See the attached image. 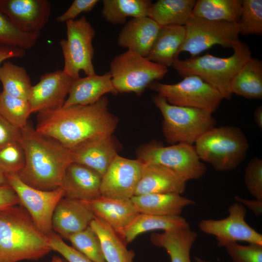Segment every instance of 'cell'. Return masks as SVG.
Listing matches in <instances>:
<instances>
[{"instance_id":"cell-1","label":"cell","mask_w":262,"mask_h":262,"mask_svg":"<svg viewBox=\"0 0 262 262\" xmlns=\"http://www.w3.org/2000/svg\"><path fill=\"white\" fill-rule=\"evenodd\" d=\"M104 96L88 105H74L38 113L36 131L71 149L94 136L113 134L118 118L110 112Z\"/></svg>"},{"instance_id":"cell-2","label":"cell","mask_w":262,"mask_h":262,"mask_svg":"<svg viewBox=\"0 0 262 262\" xmlns=\"http://www.w3.org/2000/svg\"><path fill=\"white\" fill-rule=\"evenodd\" d=\"M20 142L26 163L17 175L36 189L52 191L61 187L67 167L73 162L70 149L49 136L38 132L29 122L21 129Z\"/></svg>"},{"instance_id":"cell-3","label":"cell","mask_w":262,"mask_h":262,"mask_svg":"<svg viewBox=\"0 0 262 262\" xmlns=\"http://www.w3.org/2000/svg\"><path fill=\"white\" fill-rule=\"evenodd\" d=\"M17 205L0 211V262L38 260L51 251L46 236Z\"/></svg>"},{"instance_id":"cell-4","label":"cell","mask_w":262,"mask_h":262,"mask_svg":"<svg viewBox=\"0 0 262 262\" xmlns=\"http://www.w3.org/2000/svg\"><path fill=\"white\" fill-rule=\"evenodd\" d=\"M232 49L233 54L228 57L207 53L183 60L178 58L172 66L183 78L197 76L217 90L223 99L230 100L232 95L230 84L233 77L252 57L249 47L240 40Z\"/></svg>"},{"instance_id":"cell-5","label":"cell","mask_w":262,"mask_h":262,"mask_svg":"<svg viewBox=\"0 0 262 262\" xmlns=\"http://www.w3.org/2000/svg\"><path fill=\"white\" fill-rule=\"evenodd\" d=\"M194 147L201 161L218 171L236 168L245 159L249 148L246 135L238 127H214L201 135Z\"/></svg>"},{"instance_id":"cell-6","label":"cell","mask_w":262,"mask_h":262,"mask_svg":"<svg viewBox=\"0 0 262 262\" xmlns=\"http://www.w3.org/2000/svg\"><path fill=\"white\" fill-rule=\"evenodd\" d=\"M152 101L161 112L162 131L170 145L184 143L193 145L203 134L215 127L212 113L196 108L176 106L157 95Z\"/></svg>"},{"instance_id":"cell-7","label":"cell","mask_w":262,"mask_h":262,"mask_svg":"<svg viewBox=\"0 0 262 262\" xmlns=\"http://www.w3.org/2000/svg\"><path fill=\"white\" fill-rule=\"evenodd\" d=\"M167 67L131 50L115 56L110 66L112 81L118 93L140 96L152 82L163 79Z\"/></svg>"},{"instance_id":"cell-8","label":"cell","mask_w":262,"mask_h":262,"mask_svg":"<svg viewBox=\"0 0 262 262\" xmlns=\"http://www.w3.org/2000/svg\"><path fill=\"white\" fill-rule=\"evenodd\" d=\"M66 39L60 41L64 59L63 72L74 79L81 71L86 76L95 74L93 40L96 31L85 16L67 21Z\"/></svg>"},{"instance_id":"cell-9","label":"cell","mask_w":262,"mask_h":262,"mask_svg":"<svg viewBox=\"0 0 262 262\" xmlns=\"http://www.w3.org/2000/svg\"><path fill=\"white\" fill-rule=\"evenodd\" d=\"M137 155L143 164L164 166L187 181L200 179L207 171L193 145L178 143L165 147L155 141L141 147Z\"/></svg>"},{"instance_id":"cell-10","label":"cell","mask_w":262,"mask_h":262,"mask_svg":"<svg viewBox=\"0 0 262 262\" xmlns=\"http://www.w3.org/2000/svg\"><path fill=\"white\" fill-rule=\"evenodd\" d=\"M147 88L154 90L170 104L215 112L223 99L220 93L199 77L190 75L174 84L155 81Z\"/></svg>"},{"instance_id":"cell-11","label":"cell","mask_w":262,"mask_h":262,"mask_svg":"<svg viewBox=\"0 0 262 262\" xmlns=\"http://www.w3.org/2000/svg\"><path fill=\"white\" fill-rule=\"evenodd\" d=\"M184 27L185 36L179 54L186 51L195 57L216 45L233 49L239 41L238 23L208 20L192 15Z\"/></svg>"},{"instance_id":"cell-12","label":"cell","mask_w":262,"mask_h":262,"mask_svg":"<svg viewBox=\"0 0 262 262\" xmlns=\"http://www.w3.org/2000/svg\"><path fill=\"white\" fill-rule=\"evenodd\" d=\"M8 183L16 192L19 204L29 213L38 229L46 236L52 231L51 221L55 207L65 197L61 188L43 191L33 188L21 180L16 174L5 173Z\"/></svg>"},{"instance_id":"cell-13","label":"cell","mask_w":262,"mask_h":262,"mask_svg":"<svg viewBox=\"0 0 262 262\" xmlns=\"http://www.w3.org/2000/svg\"><path fill=\"white\" fill-rule=\"evenodd\" d=\"M228 216L222 219H203L198 224L203 233L215 237L217 245L239 241L262 245V234L246 221L247 211L242 204L234 202L228 209Z\"/></svg>"},{"instance_id":"cell-14","label":"cell","mask_w":262,"mask_h":262,"mask_svg":"<svg viewBox=\"0 0 262 262\" xmlns=\"http://www.w3.org/2000/svg\"><path fill=\"white\" fill-rule=\"evenodd\" d=\"M143 163L117 154L101 178V196L115 198H131L139 181Z\"/></svg>"},{"instance_id":"cell-15","label":"cell","mask_w":262,"mask_h":262,"mask_svg":"<svg viewBox=\"0 0 262 262\" xmlns=\"http://www.w3.org/2000/svg\"><path fill=\"white\" fill-rule=\"evenodd\" d=\"M74 80L61 70L42 75L28 100L32 114L62 107Z\"/></svg>"},{"instance_id":"cell-16","label":"cell","mask_w":262,"mask_h":262,"mask_svg":"<svg viewBox=\"0 0 262 262\" xmlns=\"http://www.w3.org/2000/svg\"><path fill=\"white\" fill-rule=\"evenodd\" d=\"M0 10L21 31L37 33L49 21L51 5L47 0H0Z\"/></svg>"},{"instance_id":"cell-17","label":"cell","mask_w":262,"mask_h":262,"mask_svg":"<svg viewBox=\"0 0 262 262\" xmlns=\"http://www.w3.org/2000/svg\"><path fill=\"white\" fill-rule=\"evenodd\" d=\"M70 149L73 162L90 168L101 177L118 154L113 134L94 136Z\"/></svg>"},{"instance_id":"cell-18","label":"cell","mask_w":262,"mask_h":262,"mask_svg":"<svg viewBox=\"0 0 262 262\" xmlns=\"http://www.w3.org/2000/svg\"><path fill=\"white\" fill-rule=\"evenodd\" d=\"M94 217L93 213L82 201L63 197L54 210L52 229L62 238L68 239L88 227Z\"/></svg>"},{"instance_id":"cell-19","label":"cell","mask_w":262,"mask_h":262,"mask_svg":"<svg viewBox=\"0 0 262 262\" xmlns=\"http://www.w3.org/2000/svg\"><path fill=\"white\" fill-rule=\"evenodd\" d=\"M101 178L90 168L72 162L66 169L61 186L64 197L81 201L99 197Z\"/></svg>"},{"instance_id":"cell-20","label":"cell","mask_w":262,"mask_h":262,"mask_svg":"<svg viewBox=\"0 0 262 262\" xmlns=\"http://www.w3.org/2000/svg\"><path fill=\"white\" fill-rule=\"evenodd\" d=\"M143 164L134 196L159 193L181 195L185 191L187 181L173 171L157 164Z\"/></svg>"},{"instance_id":"cell-21","label":"cell","mask_w":262,"mask_h":262,"mask_svg":"<svg viewBox=\"0 0 262 262\" xmlns=\"http://www.w3.org/2000/svg\"><path fill=\"white\" fill-rule=\"evenodd\" d=\"M161 26L149 17L132 18L120 31L118 45L147 57L158 36Z\"/></svg>"},{"instance_id":"cell-22","label":"cell","mask_w":262,"mask_h":262,"mask_svg":"<svg viewBox=\"0 0 262 262\" xmlns=\"http://www.w3.org/2000/svg\"><path fill=\"white\" fill-rule=\"evenodd\" d=\"M82 201L95 216L104 221L117 233L128 225L139 213L131 198L101 196L94 199Z\"/></svg>"},{"instance_id":"cell-23","label":"cell","mask_w":262,"mask_h":262,"mask_svg":"<svg viewBox=\"0 0 262 262\" xmlns=\"http://www.w3.org/2000/svg\"><path fill=\"white\" fill-rule=\"evenodd\" d=\"M107 93L115 95L118 93L113 85L109 72L102 75L95 74L79 77L73 81L63 107L93 104Z\"/></svg>"},{"instance_id":"cell-24","label":"cell","mask_w":262,"mask_h":262,"mask_svg":"<svg viewBox=\"0 0 262 262\" xmlns=\"http://www.w3.org/2000/svg\"><path fill=\"white\" fill-rule=\"evenodd\" d=\"M131 200L139 213L157 216H178L195 201L178 194H148L134 196Z\"/></svg>"},{"instance_id":"cell-25","label":"cell","mask_w":262,"mask_h":262,"mask_svg":"<svg viewBox=\"0 0 262 262\" xmlns=\"http://www.w3.org/2000/svg\"><path fill=\"white\" fill-rule=\"evenodd\" d=\"M184 26H161L158 36L147 58L166 67L178 58L185 39Z\"/></svg>"},{"instance_id":"cell-26","label":"cell","mask_w":262,"mask_h":262,"mask_svg":"<svg viewBox=\"0 0 262 262\" xmlns=\"http://www.w3.org/2000/svg\"><path fill=\"white\" fill-rule=\"evenodd\" d=\"M197 238V233L188 228L153 233L150 240L166 250L171 262H191L190 251Z\"/></svg>"},{"instance_id":"cell-27","label":"cell","mask_w":262,"mask_h":262,"mask_svg":"<svg viewBox=\"0 0 262 262\" xmlns=\"http://www.w3.org/2000/svg\"><path fill=\"white\" fill-rule=\"evenodd\" d=\"M190 228L185 218L180 216H157L139 213L118 233L126 243H131L139 234L151 230L167 231Z\"/></svg>"},{"instance_id":"cell-28","label":"cell","mask_w":262,"mask_h":262,"mask_svg":"<svg viewBox=\"0 0 262 262\" xmlns=\"http://www.w3.org/2000/svg\"><path fill=\"white\" fill-rule=\"evenodd\" d=\"M89 226L99 238L106 262H133L134 252L128 249L126 243L109 225L95 216Z\"/></svg>"},{"instance_id":"cell-29","label":"cell","mask_w":262,"mask_h":262,"mask_svg":"<svg viewBox=\"0 0 262 262\" xmlns=\"http://www.w3.org/2000/svg\"><path fill=\"white\" fill-rule=\"evenodd\" d=\"M196 0H159L152 3L149 17L160 26H184L192 15Z\"/></svg>"},{"instance_id":"cell-30","label":"cell","mask_w":262,"mask_h":262,"mask_svg":"<svg viewBox=\"0 0 262 262\" xmlns=\"http://www.w3.org/2000/svg\"><path fill=\"white\" fill-rule=\"evenodd\" d=\"M232 94L246 98H262V62L251 57L233 77L230 84Z\"/></svg>"},{"instance_id":"cell-31","label":"cell","mask_w":262,"mask_h":262,"mask_svg":"<svg viewBox=\"0 0 262 262\" xmlns=\"http://www.w3.org/2000/svg\"><path fill=\"white\" fill-rule=\"evenodd\" d=\"M101 15L108 22L123 24L128 17H149L152 3L149 0H104Z\"/></svg>"},{"instance_id":"cell-32","label":"cell","mask_w":262,"mask_h":262,"mask_svg":"<svg viewBox=\"0 0 262 262\" xmlns=\"http://www.w3.org/2000/svg\"><path fill=\"white\" fill-rule=\"evenodd\" d=\"M241 12V0H198L192 16L208 20L238 23Z\"/></svg>"},{"instance_id":"cell-33","label":"cell","mask_w":262,"mask_h":262,"mask_svg":"<svg viewBox=\"0 0 262 262\" xmlns=\"http://www.w3.org/2000/svg\"><path fill=\"white\" fill-rule=\"evenodd\" d=\"M0 81L3 91L15 98L28 100L32 87L24 67L7 61L0 66Z\"/></svg>"},{"instance_id":"cell-34","label":"cell","mask_w":262,"mask_h":262,"mask_svg":"<svg viewBox=\"0 0 262 262\" xmlns=\"http://www.w3.org/2000/svg\"><path fill=\"white\" fill-rule=\"evenodd\" d=\"M40 35L21 31L0 10V44L26 50L36 45Z\"/></svg>"},{"instance_id":"cell-35","label":"cell","mask_w":262,"mask_h":262,"mask_svg":"<svg viewBox=\"0 0 262 262\" xmlns=\"http://www.w3.org/2000/svg\"><path fill=\"white\" fill-rule=\"evenodd\" d=\"M31 114L28 100L0 93V115L12 125L20 129L24 128Z\"/></svg>"},{"instance_id":"cell-36","label":"cell","mask_w":262,"mask_h":262,"mask_svg":"<svg viewBox=\"0 0 262 262\" xmlns=\"http://www.w3.org/2000/svg\"><path fill=\"white\" fill-rule=\"evenodd\" d=\"M68 239L73 248L93 262H106L99 238L89 226Z\"/></svg>"},{"instance_id":"cell-37","label":"cell","mask_w":262,"mask_h":262,"mask_svg":"<svg viewBox=\"0 0 262 262\" xmlns=\"http://www.w3.org/2000/svg\"><path fill=\"white\" fill-rule=\"evenodd\" d=\"M238 24L242 34H262V0H242V12Z\"/></svg>"},{"instance_id":"cell-38","label":"cell","mask_w":262,"mask_h":262,"mask_svg":"<svg viewBox=\"0 0 262 262\" xmlns=\"http://www.w3.org/2000/svg\"><path fill=\"white\" fill-rule=\"evenodd\" d=\"M25 163V154L20 141L0 149V167L5 173L17 174L24 167Z\"/></svg>"},{"instance_id":"cell-39","label":"cell","mask_w":262,"mask_h":262,"mask_svg":"<svg viewBox=\"0 0 262 262\" xmlns=\"http://www.w3.org/2000/svg\"><path fill=\"white\" fill-rule=\"evenodd\" d=\"M224 247L233 262H262V245L249 244L244 246L232 242Z\"/></svg>"},{"instance_id":"cell-40","label":"cell","mask_w":262,"mask_h":262,"mask_svg":"<svg viewBox=\"0 0 262 262\" xmlns=\"http://www.w3.org/2000/svg\"><path fill=\"white\" fill-rule=\"evenodd\" d=\"M244 182L249 193L256 199L262 200V160L252 158L244 174Z\"/></svg>"},{"instance_id":"cell-41","label":"cell","mask_w":262,"mask_h":262,"mask_svg":"<svg viewBox=\"0 0 262 262\" xmlns=\"http://www.w3.org/2000/svg\"><path fill=\"white\" fill-rule=\"evenodd\" d=\"M46 238L51 250L60 253L67 262H93L73 247L67 245L62 237L54 231L47 235Z\"/></svg>"},{"instance_id":"cell-42","label":"cell","mask_w":262,"mask_h":262,"mask_svg":"<svg viewBox=\"0 0 262 262\" xmlns=\"http://www.w3.org/2000/svg\"><path fill=\"white\" fill-rule=\"evenodd\" d=\"M98 1V0H75L65 13L57 17L56 20L63 23L75 20L81 13L92 11Z\"/></svg>"},{"instance_id":"cell-43","label":"cell","mask_w":262,"mask_h":262,"mask_svg":"<svg viewBox=\"0 0 262 262\" xmlns=\"http://www.w3.org/2000/svg\"><path fill=\"white\" fill-rule=\"evenodd\" d=\"M21 129L17 128L0 115V149L12 142L20 141Z\"/></svg>"},{"instance_id":"cell-44","label":"cell","mask_w":262,"mask_h":262,"mask_svg":"<svg viewBox=\"0 0 262 262\" xmlns=\"http://www.w3.org/2000/svg\"><path fill=\"white\" fill-rule=\"evenodd\" d=\"M19 204L18 197L9 184L0 185V211Z\"/></svg>"},{"instance_id":"cell-45","label":"cell","mask_w":262,"mask_h":262,"mask_svg":"<svg viewBox=\"0 0 262 262\" xmlns=\"http://www.w3.org/2000/svg\"><path fill=\"white\" fill-rule=\"evenodd\" d=\"M26 54V50L20 48L0 44V65L4 61L12 58H21Z\"/></svg>"},{"instance_id":"cell-46","label":"cell","mask_w":262,"mask_h":262,"mask_svg":"<svg viewBox=\"0 0 262 262\" xmlns=\"http://www.w3.org/2000/svg\"><path fill=\"white\" fill-rule=\"evenodd\" d=\"M234 199L236 202L246 207L254 213L255 216H259L262 214V200L256 199L255 200H248L238 196H235Z\"/></svg>"},{"instance_id":"cell-47","label":"cell","mask_w":262,"mask_h":262,"mask_svg":"<svg viewBox=\"0 0 262 262\" xmlns=\"http://www.w3.org/2000/svg\"><path fill=\"white\" fill-rule=\"evenodd\" d=\"M254 120L256 124L261 130L262 129V106H258L254 115Z\"/></svg>"},{"instance_id":"cell-48","label":"cell","mask_w":262,"mask_h":262,"mask_svg":"<svg viewBox=\"0 0 262 262\" xmlns=\"http://www.w3.org/2000/svg\"><path fill=\"white\" fill-rule=\"evenodd\" d=\"M8 184L5 173L0 167V185Z\"/></svg>"},{"instance_id":"cell-49","label":"cell","mask_w":262,"mask_h":262,"mask_svg":"<svg viewBox=\"0 0 262 262\" xmlns=\"http://www.w3.org/2000/svg\"><path fill=\"white\" fill-rule=\"evenodd\" d=\"M50 262H66V261H63L61 258L60 257L54 256L52 258V260Z\"/></svg>"},{"instance_id":"cell-50","label":"cell","mask_w":262,"mask_h":262,"mask_svg":"<svg viewBox=\"0 0 262 262\" xmlns=\"http://www.w3.org/2000/svg\"><path fill=\"white\" fill-rule=\"evenodd\" d=\"M195 260L196 262H211L210 261L202 259H201V258H200L199 257H195Z\"/></svg>"}]
</instances>
